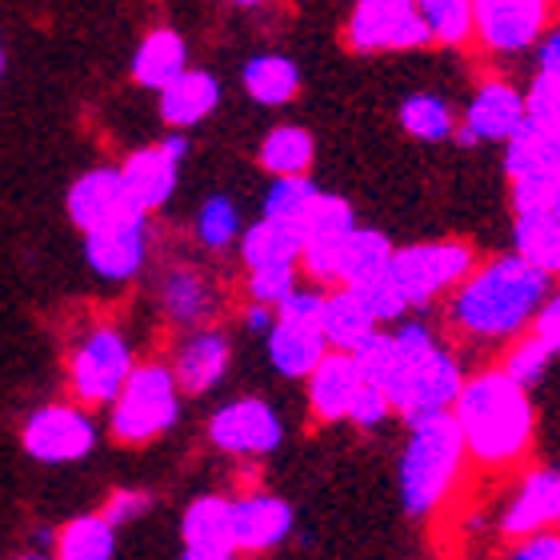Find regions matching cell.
Here are the masks:
<instances>
[{
    "label": "cell",
    "mask_w": 560,
    "mask_h": 560,
    "mask_svg": "<svg viewBox=\"0 0 560 560\" xmlns=\"http://www.w3.org/2000/svg\"><path fill=\"white\" fill-rule=\"evenodd\" d=\"M549 289L552 277H545L537 265L521 260L516 253H504L468 269V277L453 289L448 320L460 337L477 345H509L533 325Z\"/></svg>",
    "instance_id": "cell-1"
},
{
    "label": "cell",
    "mask_w": 560,
    "mask_h": 560,
    "mask_svg": "<svg viewBox=\"0 0 560 560\" xmlns=\"http://www.w3.org/2000/svg\"><path fill=\"white\" fill-rule=\"evenodd\" d=\"M453 420L465 436V453L480 468L521 465L537 436V409L521 381L497 369H480L465 376L453 400Z\"/></svg>",
    "instance_id": "cell-2"
},
{
    "label": "cell",
    "mask_w": 560,
    "mask_h": 560,
    "mask_svg": "<svg viewBox=\"0 0 560 560\" xmlns=\"http://www.w3.org/2000/svg\"><path fill=\"white\" fill-rule=\"evenodd\" d=\"M468 453L465 436L456 429L453 412H429V417L409 420V441L400 448V509L412 521H429L441 513L444 501L456 492L465 477Z\"/></svg>",
    "instance_id": "cell-3"
},
{
    "label": "cell",
    "mask_w": 560,
    "mask_h": 560,
    "mask_svg": "<svg viewBox=\"0 0 560 560\" xmlns=\"http://www.w3.org/2000/svg\"><path fill=\"white\" fill-rule=\"evenodd\" d=\"M397 340V373L388 381V400L405 424L429 417V412L453 409L456 393L465 385V369L456 361V352L441 345L424 320H405L400 316L393 328Z\"/></svg>",
    "instance_id": "cell-4"
},
{
    "label": "cell",
    "mask_w": 560,
    "mask_h": 560,
    "mask_svg": "<svg viewBox=\"0 0 560 560\" xmlns=\"http://www.w3.org/2000/svg\"><path fill=\"white\" fill-rule=\"evenodd\" d=\"M185 393L176 385L168 361H137L129 381L108 400V436L125 448H140L168 436L180 420Z\"/></svg>",
    "instance_id": "cell-5"
},
{
    "label": "cell",
    "mask_w": 560,
    "mask_h": 560,
    "mask_svg": "<svg viewBox=\"0 0 560 560\" xmlns=\"http://www.w3.org/2000/svg\"><path fill=\"white\" fill-rule=\"evenodd\" d=\"M132 364H137V349H132L125 328L113 320L89 325L72 340L69 361H65V381H69L72 400H81L84 409H108V400L129 381Z\"/></svg>",
    "instance_id": "cell-6"
},
{
    "label": "cell",
    "mask_w": 560,
    "mask_h": 560,
    "mask_svg": "<svg viewBox=\"0 0 560 560\" xmlns=\"http://www.w3.org/2000/svg\"><path fill=\"white\" fill-rule=\"evenodd\" d=\"M96 444H101V429L81 400H48L21 424L24 456L48 468L81 465L96 453Z\"/></svg>",
    "instance_id": "cell-7"
},
{
    "label": "cell",
    "mask_w": 560,
    "mask_h": 560,
    "mask_svg": "<svg viewBox=\"0 0 560 560\" xmlns=\"http://www.w3.org/2000/svg\"><path fill=\"white\" fill-rule=\"evenodd\" d=\"M472 265H477V253L465 241H424V245L405 248L393 245V257H388V272L409 308H424L436 296L453 292Z\"/></svg>",
    "instance_id": "cell-8"
},
{
    "label": "cell",
    "mask_w": 560,
    "mask_h": 560,
    "mask_svg": "<svg viewBox=\"0 0 560 560\" xmlns=\"http://www.w3.org/2000/svg\"><path fill=\"white\" fill-rule=\"evenodd\" d=\"M152 260V217L140 209L84 233V265L105 284H132Z\"/></svg>",
    "instance_id": "cell-9"
},
{
    "label": "cell",
    "mask_w": 560,
    "mask_h": 560,
    "mask_svg": "<svg viewBox=\"0 0 560 560\" xmlns=\"http://www.w3.org/2000/svg\"><path fill=\"white\" fill-rule=\"evenodd\" d=\"M345 40L352 52H412L432 45L429 28L420 21L417 0H357L345 24Z\"/></svg>",
    "instance_id": "cell-10"
},
{
    "label": "cell",
    "mask_w": 560,
    "mask_h": 560,
    "mask_svg": "<svg viewBox=\"0 0 560 560\" xmlns=\"http://www.w3.org/2000/svg\"><path fill=\"white\" fill-rule=\"evenodd\" d=\"M557 21V0H472V40L492 57H516Z\"/></svg>",
    "instance_id": "cell-11"
},
{
    "label": "cell",
    "mask_w": 560,
    "mask_h": 560,
    "mask_svg": "<svg viewBox=\"0 0 560 560\" xmlns=\"http://www.w3.org/2000/svg\"><path fill=\"white\" fill-rule=\"evenodd\" d=\"M188 152H192V140L180 129H168V137H161L156 144H144V149H132L129 156L117 164L132 209L152 217V212H161L164 205L176 197L180 168H185Z\"/></svg>",
    "instance_id": "cell-12"
},
{
    "label": "cell",
    "mask_w": 560,
    "mask_h": 560,
    "mask_svg": "<svg viewBox=\"0 0 560 560\" xmlns=\"http://www.w3.org/2000/svg\"><path fill=\"white\" fill-rule=\"evenodd\" d=\"M209 441L224 456L260 460V456H272L284 444V420L265 397L224 400L221 409L209 417Z\"/></svg>",
    "instance_id": "cell-13"
},
{
    "label": "cell",
    "mask_w": 560,
    "mask_h": 560,
    "mask_svg": "<svg viewBox=\"0 0 560 560\" xmlns=\"http://www.w3.org/2000/svg\"><path fill=\"white\" fill-rule=\"evenodd\" d=\"M357 224L361 221H357L349 200L320 188V197H316V205L301 224V277H308L320 289L337 284L340 248H345V241H349Z\"/></svg>",
    "instance_id": "cell-14"
},
{
    "label": "cell",
    "mask_w": 560,
    "mask_h": 560,
    "mask_svg": "<svg viewBox=\"0 0 560 560\" xmlns=\"http://www.w3.org/2000/svg\"><path fill=\"white\" fill-rule=\"evenodd\" d=\"M173 376L185 397H205L221 385L233 369V337L217 320L200 328H188L173 349Z\"/></svg>",
    "instance_id": "cell-15"
},
{
    "label": "cell",
    "mask_w": 560,
    "mask_h": 560,
    "mask_svg": "<svg viewBox=\"0 0 560 560\" xmlns=\"http://www.w3.org/2000/svg\"><path fill=\"white\" fill-rule=\"evenodd\" d=\"M521 125H525V93L513 81L492 77L465 105V117L456 120L453 140H460V144H477V140L504 144Z\"/></svg>",
    "instance_id": "cell-16"
},
{
    "label": "cell",
    "mask_w": 560,
    "mask_h": 560,
    "mask_svg": "<svg viewBox=\"0 0 560 560\" xmlns=\"http://www.w3.org/2000/svg\"><path fill=\"white\" fill-rule=\"evenodd\" d=\"M156 304H161V316L173 328L188 332V328L212 325L217 313H221V292L212 284V277L188 260H176L161 272L156 280Z\"/></svg>",
    "instance_id": "cell-17"
},
{
    "label": "cell",
    "mask_w": 560,
    "mask_h": 560,
    "mask_svg": "<svg viewBox=\"0 0 560 560\" xmlns=\"http://www.w3.org/2000/svg\"><path fill=\"white\" fill-rule=\"evenodd\" d=\"M180 557L185 560H233L241 557L233 540V497L205 492L180 513Z\"/></svg>",
    "instance_id": "cell-18"
},
{
    "label": "cell",
    "mask_w": 560,
    "mask_h": 560,
    "mask_svg": "<svg viewBox=\"0 0 560 560\" xmlns=\"http://www.w3.org/2000/svg\"><path fill=\"white\" fill-rule=\"evenodd\" d=\"M129 209L132 200L125 192L117 164H93V168H84L69 185V192H65V217H69V224L77 233H93V229L117 221L120 212Z\"/></svg>",
    "instance_id": "cell-19"
},
{
    "label": "cell",
    "mask_w": 560,
    "mask_h": 560,
    "mask_svg": "<svg viewBox=\"0 0 560 560\" xmlns=\"http://www.w3.org/2000/svg\"><path fill=\"white\" fill-rule=\"evenodd\" d=\"M296 513L277 492H245L233 497V540L236 552H272L292 537Z\"/></svg>",
    "instance_id": "cell-20"
},
{
    "label": "cell",
    "mask_w": 560,
    "mask_h": 560,
    "mask_svg": "<svg viewBox=\"0 0 560 560\" xmlns=\"http://www.w3.org/2000/svg\"><path fill=\"white\" fill-rule=\"evenodd\" d=\"M501 533L509 540L540 533V528H560V472L557 468H533L516 485L513 501L504 504Z\"/></svg>",
    "instance_id": "cell-21"
},
{
    "label": "cell",
    "mask_w": 560,
    "mask_h": 560,
    "mask_svg": "<svg viewBox=\"0 0 560 560\" xmlns=\"http://www.w3.org/2000/svg\"><path fill=\"white\" fill-rule=\"evenodd\" d=\"M221 81H217V72L209 69H192L188 65L185 72H176L173 81L164 84L161 93H156V113H161L164 129H197L205 120L221 108Z\"/></svg>",
    "instance_id": "cell-22"
},
{
    "label": "cell",
    "mask_w": 560,
    "mask_h": 560,
    "mask_svg": "<svg viewBox=\"0 0 560 560\" xmlns=\"http://www.w3.org/2000/svg\"><path fill=\"white\" fill-rule=\"evenodd\" d=\"M304 397H308V412H313L320 424H340L349 417V405L361 388V369L352 361V352L345 349H328L320 361L308 369L304 376Z\"/></svg>",
    "instance_id": "cell-23"
},
{
    "label": "cell",
    "mask_w": 560,
    "mask_h": 560,
    "mask_svg": "<svg viewBox=\"0 0 560 560\" xmlns=\"http://www.w3.org/2000/svg\"><path fill=\"white\" fill-rule=\"evenodd\" d=\"M265 349H269V364L284 381H304L308 369L328 352V340L320 332V325H313V320L277 316L272 328L265 332Z\"/></svg>",
    "instance_id": "cell-24"
},
{
    "label": "cell",
    "mask_w": 560,
    "mask_h": 560,
    "mask_svg": "<svg viewBox=\"0 0 560 560\" xmlns=\"http://www.w3.org/2000/svg\"><path fill=\"white\" fill-rule=\"evenodd\" d=\"M185 69H188V40L176 28H168V24L149 28V33L140 36L137 52L129 60V77L140 89H149V93H161L164 84Z\"/></svg>",
    "instance_id": "cell-25"
},
{
    "label": "cell",
    "mask_w": 560,
    "mask_h": 560,
    "mask_svg": "<svg viewBox=\"0 0 560 560\" xmlns=\"http://www.w3.org/2000/svg\"><path fill=\"white\" fill-rule=\"evenodd\" d=\"M533 77L521 89L525 93V117L540 125H560V24L552 21L537 45Z\"/></svg>",
    "instance_id": "cell-26"
},
{
    "label": "cell",
    "mask_w": 560,
    "mask_h": 560,
    "mask_svg": "<svg viewBox=\"0 0 560 560\" xmlns=\"http://www.w3.org/2000/svg\"><path fill=\"white\" fill-rule=\"evenodd\" d=\"M241 89L260 108H280L301 93V65L284 52H257L241 69Z\"/></svg>",
    "instance_id": "cell-27"
},
{
    "label": "cell",
    "mask_w": 560,
    "mask_h": 560,
    "mask_svg": "<svg viewBox=\"0 0 560 560\" xmlns=\"http://www.w3.org/2000/svg\"><path fill=\"white\" fill-rule=\"evenodd\" d=\"M236 253L245 269H272V265H301V229L272 217L245 224L236 236Z\"/></svg>",
    "instance_id": "cell-28"
},
{
    "label": "cell",
    "mask_w": 560,
    "mask_h": 560,
    "mask_svg": "<svg viewBox=\"0 0 560 560\" xmlns=\"http://www.w3.org/2000/svg\"><path fill=\"white\" fill-rule=\"evenodd\" d=\"M376 325V316L369 313V304L349 289V284H328L325 289V308H320V332H325L328 349L352 352Z\"/></svg>",
    "instance_id": "cell-29"
},
{
    "label": "cell",
    "mask_w": 560,
    "mask_h": 560,
    "mask_svg": "<svg viewBox=\"0 0 560 560\" xmlns=\"http://www.w3.org/2000/svg\"><path fill=\"white\" fill-rule=\"evenodd\" d=\"M120 549V528H113L96 513H81L65 521V525L52 533V557L60 560H113Z\"/></svg>",
    "instance_id": "cell-30"
},
{
    "label": "cell",
    "mask_w": 560,
    "mask_h": 560,
    "mask_svg": "<svg viewBox=\"0 0 560 560\" xmlns=\"http://www.w3.org/2000/svg\"><path fill=\"white\" fill-rule=\"evenodd\" d=\"M513 253L528 265H537L545 277H560V217L549 209L516 212Z\"/></svg>",
    "instance_id": "cell-31"
},
{
    "label": "cell",
    "mask_w": 560,
    "mask_h": 560,
    "mask_svg": "<svg viewBox=\"0 0 560 560\" xmlns=\"http://www.w3.org/2000/svg\"><path fill=\"white\" fill-rule=\"evenodd\" d=\"M537 168H560V125H540L525 117V125L504 140V176L513 180Z\"/></svg>",
    "instance_id": "cell-32"
},
{
    "label": "cell",
    "mask_w": 560,
    "mask_h": 560,
    "mask_svg": "<svg viewBox=\"0 0 560 560\" xmlns=\"http://www.w3.org/2000/svg\"><path fill=\"white\" fill-rule=\"evenodd\" d=\"M257 161L269 176L308 173L316 161V140L304 125H277V129H269L265 140H260Z\"/></svg>",
    "instance_id": "cell-33"
},
{
    "label": "cell",
    "mask_w": 560,
    "mask_h": 560,
    "mask_svg": "<svg viewBox=\"0 0 560 560\" xmlns=\"http://www.w3.org/2000/svg\"><path fill=\"white\" fill-rule=\"evenodd\" d=\"M388 257H393V241H388L381 229L357 224V229L349 233V241H345V248H340L337 284H357V280L388 269Z\"/></svg>",
    "instance_id": "cell-34"
},
{
    "label": "cell",
    "mask_w": 560,
    "mask_h": 560,
    "mask_svg": "<svg viewBox=\"0 0 560 560\" xmlns=\"http://www.w3.org/2000/svg\"><path fill=\"white\" fill-rule=\"evenodd\" d=\"M245 221H241V209H236L233 197L224 192H212L209 200H200V209L192 212V241H197L205 253H229L236 245Z\"/></svg>",
    "instance_id": "cell-35"
},
{
    "label": "cell",
    "mask_w": 560,
    "mask_h": 560,
    "mask_svg": "<svg viewBox=\"0 0 560 560\" xmlns=\"http://www.w3.org/2000/svg\"><path fill=\"white\" fill-rule=\"evenodd\" d=\"M400 129L412 140H424V144H444L456 132V113L444 96L412 93L400 101Z\"/></svg>",
    "instance_id": "cell-36"
},
{
    "label": "cell",
    "mask_w": 560,
    "mask_h": 560,
    "mask_svg": "<svg viewBox=\"0 0 560 560\" xmlns=\"http://www.w3.org/2000/svg\"><path fill=\"white\" fill-rule=\"evenodd\" d=\"M316 197H320V185L308 173L272 176V185L265 188V200H260V217H272V221L301 229L308 209L316 205Z\"/></svg>",
    "instance_id": "cell-37"
},
{
    "label": "cell",
    "mask_w": 560,
    "mask_h": 560,
    "mask_svg": "<svg viewBox=\"0 0 560 560\" xmlns=\"http://www.w3.org/2000/svg\"><path fill=\"white\" fill-rule=\"evenodd\" d=\"M417 9L432 36V45H472V0H417Z\"/></svg>",
    "instance_id": "cell-38"
},
{
    "label": "cell",
    "mask_w": 560,
    "mask_h": 560,
    "mask_svg": "<svg viewBox=\"0 0 560 560\" xmlns=\"http://www.w3.org/2000/svg\"><path fill=\"white\" fill-rule=\"evenodd\" d=\"M552 361H557V357H552V352L525 328L521 337L509 340V352H504L501 369L513 376V381H521L525 388H533V385H540V381H545V373H549Z\"/></svg>",
    "instance_id": "cell-39"
},
{
    "label": "cell",
    "mask_w": 560,
    "mask_h": 560,
    "mask_svg": "<svg viewBox=\"0 0 560 560\" xmlns=\"http://www.w3.org/2000/svg\"><path fill=\"white\" fill-rule=\"evenodd\" d=\"M349 289L357 292L364 304H369V313L376 316V325H397L400 316L409 313V301L400 296L397 280H393V272H388V269L357 280V284H349Z\"/></svg>",
    "instance_id": "cell-40"
},
{
    "label": "cell",
    "mask_w": 560,
    "mask_h": 560,
    "mask_svg": "<svg viewBox=\"0 0 560 560\" xmlns=\"http://www.w3.org/2000/svg\"><path fill=\"white\" fill-rule=\"evenodd\" d=\"M301 284V265H272V269H245V301H260L277 308Z\"/></svg>",
    "instance_id": "cell-41"
},
{
    "label": "cell",
    "mask_w": 560,
    "mask_h": 560,
    "mask_svg": "<svg viewBox=\"0 0 560 560\" xmlns=\"http://www.w3.org/2000/svg\"><path fill=\"white\" fill-rule=\"evenodd\" d=\"M393 417V400H388L385 388L369 385V381H361V388H357V397H352L349 405V424H357L361 432H376L385 420Z\"/></svg>",
    "instance_id": "cell-42"
},
{
    "label": "cell",
    "mask_w": 560,
    "mask_h": 560,
    "mask_svg": "<svg viewBox=\"0 0 560 560\" xmlns=\"http://www.w3.org/2000/svg\"><path fill=\"white\" fill-rule=\"evenodd\" d=\"M152 513V492L149 489H113L101 504V516H105L113 528L137 525Z\"/></svg>",
    "instance_id": "cell-43"
},
{
    "label": "cell",
    "mask_w": 560,
    "mask_h": 560,
    "mask_svg": "<svg viewBox=\"0 0 560 560\" xmlns=\"http://www.w3.org/2000/svg\"><path fill=\"white\" fill-rule=\"evenodd\" d=\"M528 332H533L552 357H560V289H549V296H545V304L537 308Z\"/></svg>",
    "instance_id": "cell-44"
},
{
    "label": "cell",
    "mask_w": 560,
    "mask_h": 560,
    "mask_svg": "<svg viewBox=\"0 0 560 560\" xmlns=\"http://www.w3.org/2000/svg\"><path fill=\"white\" fill-rule=\"evenodd\" d=\"M516 560H560V533L557 528H540L528 537H516Z\"/></svg>",
    "instance_id": "cell-45"
},
{
    "label": "cell",
    "mask_w": 560,
    "mask_h": 560,
    "mask_svg": "<svg viewBox=\"0 0 560 560\" xmlns=\"http://www.w3.org/2000/svg\"><path fill=\"white\" fill-rule=\"evenodd\" d=\"M272 320H277V308H272V304L245 301V308H241V325H245V332H253V337H265L272 328Z\"/></svg>",
    "instance_id": "cell-46"
},
{
    "label": "cell",
    "mask_w": 560,
    "mask_h": 560,
    "mask_svg": "<svg viewBox=\"0 0 560 560\" xmlns=\"http://www.w3.org/2000/svg\"><path fill=\"white\" fill-rule=\"evenodd\" d=\"M4 69H9V57H4V40H0V81H4Z\"/></svg>",
    "instance_id": "cell-47"
},
{
    "label": "cell",
    "mask_w": 560,
    "mask_h": 560,
    "mask_svg": "<svg viewBox=\"0 0 560 560\" xmlns=\"http://www.w3.org/2000/svg\"><path fill=\"white\" fill-rule=\"evenodd\" d=\"M233 4H241V9H257L260 0H233Z\"/></svg>",
    "instance_id": "cell-48"
},
{
    "label": "cell",
    "mask_w": 560,
    "mask_h": 560,
    "mask_svg": "<svg viewBox=\"0 0 560 560\" xmlns=\"http://www.w3.org/2000/svg\"><path fill=\"white\" fill-rule=\"evenodd\" d=\"M552 212L560 217V188H557V200H552Z\"/></svg>",
    "instance_id": "cell-49"
}]
</instances>
